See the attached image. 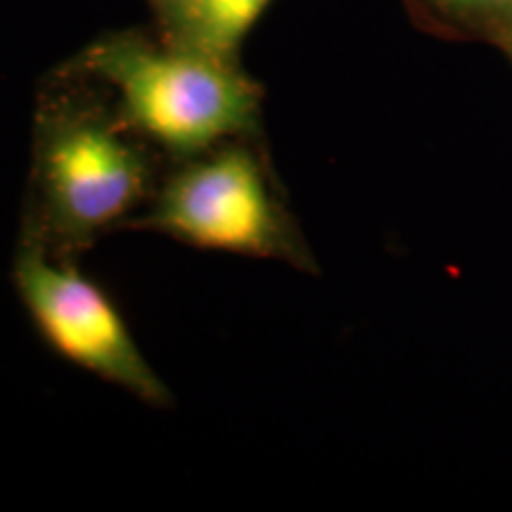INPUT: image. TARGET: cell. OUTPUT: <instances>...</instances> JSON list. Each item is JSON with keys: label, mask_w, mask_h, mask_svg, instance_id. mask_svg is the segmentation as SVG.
<instances>
[{"label": "cell", "mask_w": 512, "mask_h": 512, "mask_svg": "<svg viewBox=\"0 0 512 512\" xmlns=\"http://www.w3.org/2000/svg\"><path fill=\"white\" fill-rule=\"evenodd\" d=\"M136 226L230 254L259 259L294 254L264 162L245 140L185 159Z\"/></svg>", "instance_id": "3"}, {"label": "cell", "mask_w": 512, "mask_h": 512, "mask_svg": "<svg viewBox=\"0 0 512 512\" xmlns=\"http://www.w3.org/2000/svg\"><path fill=\"white\" fill-rule=\"evenodd\" d=\"M271 0H207L188 46L230 60Z\"/></svg>", "instance_id": "5"}, {"label": "cell", "mask_w": 512, "mask_h": 512, "mask_svg": "<svg viewBox=\"0 0 512 512\" xmlns=\"http://www.w3.org/2000/svg\"><path fill=\"white\" fill-rule=\"evenodd\" d=\"M207 0H164V15L169 19L171 29L176 31L178 43L181 46H188L192 29H195L197 19H200V12Z\"/></svg>", "instance_id": "6"}, {"label": "cell", "mask_w": 512, "mask_h": 512, "mask_svg": "<svg viewBox=\"0 0 512 512\" xmlns=\"http://www.w3.org/2000/svg\"><path fill=\"white\" fill-rule=\"evenodd\" d=\"M83 69L117 91L121 124L181 159L245 140L259 126L256 83L202 48L110 38L88 50Z\"/></svg>", "instance_id": "1"}, {"label": "cell", "mask_w": 512, "mask_h": 512, "mask_svg": "<svg viewBox=\"0 0 512 512\" xmlns=\"http://www.w3.org/2000/svg\"><path fill=\"white\" fill-rule=\"evenodd\" d=\"M155 3L159 5V8H164V0H155Z\"/></svg>", "instance_id": "8"}, {"label": "cell", "mask_w": 512, "mask_h": 512, "mask_svg": "<svg viewBox=\"0 0 512 512\" xmlns=\"http://www.w3.org/2000/svg\"><path fill=\"white\" fill-rule=\"evenodd\" d=\"M98 112L50 119L38 138L36 181L57 245L83 249L136 211L155 185L145 140Z\"/></svg>", "instance_id": "2"}, {"label": "cell", "mask_w": 512, "mask_h": 512, "mask_svg": "<svg viewBox=\"0 0 512 512\" xmlns=\"http://www.w3.org/2000/svg\"><path fill=\"white\" fill-rule=\"evenodd\" d=\"M17 287L43 335L64 358L119 384L152 406H169L159 380L131 330L105 292L79 268L48 259L38 245L19 254Z\"/></svg>", "instance_id": "4"}, {"label": "cell", "mask_w": 512, "mask_h": 512, "mask_svg": "<svg viewBox=\"0 0 512 512\" xmlns=\"http://www.w3.org/2000/svg\"><path fill=\"white\" fill-rule=\"evenodd\" d=\"M448 5H458V8H491V5H503L510 0H444Z\"/></svg>", "instance_id": "7"}]
</instances>
